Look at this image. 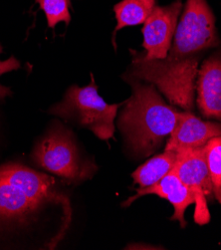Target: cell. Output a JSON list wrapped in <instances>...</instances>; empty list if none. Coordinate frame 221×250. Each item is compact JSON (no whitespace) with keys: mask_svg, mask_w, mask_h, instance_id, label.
<instances>
[{"mask_svg":"<svg viewBox=\"0 0 221 250\" xmlns=\"http://www.w3.org/2000/svg\"><path fill=\"white\" fill-rule=\"evenodd\" d=\"M71 222L60 180L20 163L0 165V247L55 249Z\"/></svg>","mask_w":221,"mask_h":250,"instance_id":"6da1fadb","label":"cell"},{"mask_svg":"<svg viewBox=\"0 0 221 250\" xmlns=\"http://www.w3.org/2000/svg\"><path fill=\"white\" fill-rule=\"evenodd\" d=\"M124 79L132 87V96L124 103L118 127L133 155L149 157L173 132L180 111L164 102L154 84L141 82L130 73Z\"/></svg>","mask_w":221,"mask_h":250,"instance_id":"7a4b0ae2","label":"cell"},{"mask_svg":"<svg viewBox=\"0 0 221 250\" xmlns=\"http://www.w3.org/2000/svg\"><path fill=\"white\" fill-rule=\"evenodd\" d=\"M32 164L57 177L63 185H79L91 179L97 165L86 159L77 146L75 136L62 124L53 123L34 146Z\"/></svg>","mask_w":221,"mask_h":250,"instance_id":"3957f363","label":"cell"},{"mask_svg":"<svg viewBox=\"0 0 221 250\" xmlns=\"http://www.w3.org/2000/svg\"><path fill=\"white\" fill-rule=\"evenodd\" d=\"M132 67L129 72L135 78L154 84L169 101L186 111L194 108L199 58L147 60L143 54L130 50Z\"/></svg>","mask_w":221,"mask_h":250,"instance_id":"277c9868","label":"cell"},{"mask_svg":"<svg viewBox=\"0 0 221 250\" xmlns=\"http://www.w3.org/2000/svg\"><path fill=\"white\" fill-rule=\"evenodd\" d=\"M121 104H108L98 94V86L91 74V83L85 87L71 86L62 101L54 104L49 113L90 130L102 141L114 139L115 119Z\"/></svg>","mask_w":221,"mask_h":250,"instance_id":"5b68a950","label":"cell"},{"mask_svg":"<svg viewBox=\"0 0 221 250\" xmlns=\"http://www.w3.org/2000/svg\"><path fill=\"white\" fill-rule=\"evenodd\" d=\"M220 43L215 16L206 0H186L167 57L182 59L196 57L203 50Z\"/></svg>","mask_w":221,"mask_h":250,"instance_id":"8992f818","label":"cell"},{"mask_svg":"<svg viewBox=\"0 0 221 250\" xmlns=\"http://www.w3.org/2000/svg\"><path fill=\"white\" fill-rule=\"evenodd\" d=\"M187 187L194 197V221L204 226L210 221L208 197L213 194L205 157V146L178 153L176 165L171 170Z\"/></svg>","mask_w":221,"mask_h":250,"instance_id":"52a82bcc","label":"cell"},{"mask_svg":"<svg viewBox=\"0 0 221 250\" xmlns=\"http://www.w3.org/2000/svg\"><path fill=\"white\" fill-rule=\"evenodd\" d=\"M182 2L176 0L166 6L156 5L143 23V57L147 60L164 59L173 44Z\"/></svg>","mask_w":221,"mask_h":250,"instance_id":"ba28073f","label":"cell"},{"mask_svg":"<svg viewBox=\"0 0 221 250\" xmlns=\"http://www.w3.org/2000/svg\"><path fill=\"white\" fill-rule=\"evenodd\" d=\"M221 136V124L202 121L190 112H180L164 151L181 153L204 146L209 140Z\"/></svg>","mask_w":221,"mask_h":250,"instance_id":"9c48e42d","label":"cell"},{"mask_svg":"<svg viewBox=\"0 0 221 250\" xmlns=\"http://www.w3.org/2000/svg\"><path fill=\"white\" fill-rule=\"evenodd\" d=\"M196 93L201 114L221 122V50L206 59L199 70Z\"/></svg>","mask_w":221,"mask_h":250,"instance_id":"30bf717a","label":"cell"},{"mask_svg":"<svg viewBox=\"0 0 221 250\" xmlns=\"http://www.w3.org/2000/svg\"><path fill=\"white\" fill-rule=\"evenodd\" d=\"M137 193L121 204L122 208L130 207L138 198L147 195L156 194L161 198L166 199L175 208V212L170 220H179L181 227L185 228L186 221L184 212L188 206L194 204V197L187 187L181 181V179L173 171H170L164 178L157 184L144 188H138Z\"/></svg>","mask_w":221,"mask_h":250,"instance_id":"8fae6325","label":"cell"},{"mask_svg":"<svg viewBox=\"0 0 221 250\" xmlns=\"http://www.w3.org/2000/svg\"><path fill=\"white\" fill-rule=\"evenodd\" d=\"M177 157L178 154L175 152L164 151L162 154L146 161L132 173L134 184L139 185L140 188L157 184L173 170Z\"/></svg>","mask_w":221,"mask_h":250,"instance_id":"7c38bea8","label":"cell"},{"mask_svg":"<svg viewBox=\"0 0 221 250\" xmlns=\"http://www.w3.org/2000/svg\"><path fill=\"white\" fill-rule=\"evenodd\" d=\"M156 6V0H121L114 6L117 19V31L136 25L143 24Z\"/></svg>","mask_w":221,"mask_h":250,"instance_id":"4fadbf2b","label":"cell"},{"mask_svg":"<svg viewBox=\"0 0 221 250\" xmlns=\"http://www.w3.org/2000/svg\"><path fill=\"white\" fill-rule=\"evenodd\" d=\"M205 157L213 195L221 205V136L214 137L207 142L205 145Z\"/></svg>","mask_w":221,"mask_h":250,"instance_id":"5bb4252c","label":"cell"},{"mask_svg":"<svg viewBox=\"0 0 221 250\" xmlns=\"http://www.w3.org/2000/svg\"><path fill=\"white\" fill-rule=\"evenodd\" d=\"M41 10L45 13L49 28L54 29L60 22L69 25L71 13L69 10L70 0H35Z\"/></svg>","mask_w":221,"mask_h":250,"instance_id":"9a60e30c","label":"cell"},{"mask_svg":"<svg viewBox=\"0 0 221 250\" xmlns=\"http://www.w3.org/2000/svg\"><path fill=\"white\" fill-rule=\"evenodd\" d=\"M2 53H3V47L1 44H0V80H1V77L4 76L5 74L10 73L12 71H16L21 67L20 61L14 56H11L7 59L2 60L1 59ZM11 95H12V92L10 88L2 85L1 82H0V101Z\"/></svg>","mask_w":221,"mask_h":250,"instance_id":"2e32d148","label":"cell"}]
</instances>
